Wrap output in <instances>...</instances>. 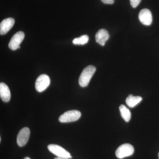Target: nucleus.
<instances>
[{"label": "nucleus", "instance_id": "obj_1", "mask_svg": "<svg viewBox=\"0 0 159 159\" xmlns=\"http://www.w3.org/2000/svg\"><path fill=\"white\" fill-rule=\"evenodd\" d=\"M96 70V67L93 66H88L84 69L79 77V85L82 87L87 86Z\"/></svg>", "mask_w": 159, "mask_h": 159}, {"label": "nucleus", "instance_id": "obj_2", "mask_svg": "<svg viewBox=\"0 0 159 159\" xmlns=\"http://www.w3.org/2000/svg\"><path fill=\"white\" fill-rule=\"evenodd\" d=\"M81 113L79 111L71 110L67 111L62 114L59 118L60 122H70L77 121L81 116Z\"/></svg>", "mask_w": 159, "mask_h": 159}, {"label": "nucleus", "instance_id": "obj_3", "mask_svg": "<svg viewBox=\"0 0 159 159\" xmlns=\"http://www.w3.org/2000/svg\"><path fill=\"white\" fill-rule=\"evenodd\" d=\"M134 152L133 146L129 144H124L120 145L116 152L117 157L122 159L131 156Z\"/></svg>", "mask_w": 159, "mask_h": 159}, {"label": "nucleus", "instance_id": "obj_4", "mask_svg": "<svg viewBox=\"0 0 159 159\" xmlns=\"http://www.w3.org/2000/svg\"><path fill=\"white\" fill-rule=\"evenodd\" d=\"M51 80L48 75L42 74L38 77L35 83V88L38 92H42L50 85Z\"/></svg>", "mask_w": 159, "mask_h": 159}, {"label": "nucleus", "instance_id": "obj_5", "mask_svg": "<svg viewBox=\"0 0 159 159\" xmlns=\"http://www.w3.org/2000/svg\"><path fill=\"white\" fill-rule=\"evenodd\" d=\"M48 148L51 153L54 154L57 157L69 158H72L70 152L59 145L51 144L48 145Z\"/></svg>", "mask_w": 159, "mask_h": 159}, {"label": "nucleus", "instance_id": "obj_6", "mask_svg": "<svg viewBox=\"0 0 159 159\" xmlns=\"http://www.w3.org/2000/svg\"><path fill=\"white\" fill-rule=\"evenodd\" d=\"M25 38V33L23 31H20L13 35L9 43V48L15 51L20 48V44L21 43Z\"/></svg>", "mask_w": 159, "mask_h": 159}, {"label": "nucleus", "instance_id": "obj_7", "mask_svg": "<svg viewBox=\"0 0 159 159\" xmlns=\"http://www.w3.org/2000/svg\"><path fill=\"white\" fill-rule=\"evenodd\" d=\"M30 135V130L27 127L22 129L19 132L17 136V145L20 147H23L27 144L29 141Z\"/></svg>", "mask_w": 159, "mask_h": 159}, {"label": "nucleus", "instance_id": "obj_8", "mask_svg": "<svg viewBox=\"0 0 159 159\" xmlns=\"http://www.w3.org/2000/svg\"><path fill=\"white\" fill-rule=\"evenodd\" d=\"M139 17L140 22L145 25H150L152 23V15L148 9H144L141 10L139 12Z\"/></svg>", "mask_w": 159, "mask_h": 159}, {"label": "nucleus", "instance_id": "obj_9", "mask_svg": "<svg viewBox=\"0 0 159 159\" xmlns=\"http://www.w3.org/2000/svg\"><path fill=\"white\" fill-rule=\"evenodd\" d=\"M15 20L12 18H8L4 19L0 24V34L4 35L8 33L14 25Z\"/></svg>", "mask_w": 159, "mask_h": 159}, {"label": "nucleus", "instance_id": "obj_10", "mask_svg": "<svg viewBox=\"0 0 159 159\" xmlns=\"http://www.w3.org/2000/svg\"><path fill=\"white\" fill-rule=\"evenodd\" d=\"M109 37L108 31L104 29L99 30L95 35L96 42L102 46H104L106 42L108 40Z\"/></svg>", "mask_w": 159, "mask_h": 159}, {"label": "nucleus", "instance_id": "obj_11", "mask_svg": "<svg viewBox=\"0 0 159 159\" xmlns=\"http://www.w3.org/2000/svg\"><path fill=\"white\" fill-rule=\"evenodd\" d=\"M0 97L4 102H8L11 98L9 87L4 83H0Z\"/></svg>", "mask_w": 159, "mask_h": 159}, {"label": "nucleus", "instance_id": "obj_12", "mask_svg": "<svg viewBox=\"0 0 159 159\" xmlns=\"http://www.w3.org/2000/svg\"><path fill=\"white\" fill-rule=\"evenodd\" d=\"M142 100V98L139 96H134L132 95H129L125 100L126 104L129 107H133Z\"/></svg>", "mask_w": 159, "mask_h": 159}, {"label": "nucleus", "instance_id": "obj_13", "mask_svg": "<svg viewBox=\"0 0 159 159\" xmlns=\"http://www.w3.org/2000/svg\"><path fill=\"white\" fill-rule=\"evenodd\" d=\"M119 110L121 116L126 122H129L131 118L130 111L125 105H121L119 107Z\"/></svg>", "mask_w": 159, "mask_h": 159}, {"label": "nucleus", "instance_id": "obj_14", "mask_svg": "<svg viewBox=\"0 0 159 159\" xmlns=\"http://www.w3.org/2000/svg\"><path fill=\"white\" fill-rule=\"evenodd\" d=\"M89 37L87 35H83L79 38H76L73 40L75 45H84L89 41Z\"/></svg>", "mask_w": 159, "mask_h": 159}, {"label": "nucleus", "instance_id": "obj_15", "mask_svg": "<svg viewBox=\"0 0 159 159\" xmlns=\"http://www.w3.org/2000/svg\"><path fill=\"white\" fill-rule=\"evenodd\" d=\"M141 0H130V4L134 8H136L141 2Z\"/></svg>", "mask_w": 159, "mask_h": 159}, {"label": "nucleus", "instance_id": "obj_16", "mask_svg": "<svg viewBox=\"0 0 159 159\" xmlns=\"http://www.w3.org/2000/svg\"><path fill=\"white\" fill-rule=\"evenodd\" d=\"M101 1L104 4H113L114 3V0H101Z\"/></svg>", "mask_w": 159, "mask_h": 159}, {"label": "nucleus", "instance_id": "obj_17", "mask_svg": "<svg viewBox=\"0 0 159 159\" xmlns=\"http://www.w3.org/2000/svg\"><path fill=\"white\" fill-rule=\"evenodd\" d=\"M54 159H70L69 158L66 157H57L55 158Z\"/></svg>", "mask_w": 159, "mask_h": 159}, {"label": "nucleus", "instance_id": "obj_18", "mask_svg": "<svg viewBox=\"0 0 159 159\" xmlns=\"http://www.w3.org/2000/svg\"><path fill=\"white\" fill-rule=\"evenodd\" d=\"M24 159H31L29 157H26L24 158Z\"/></svg>", "mask_w": 159, "mask_h": 159}, {"label": "nucleus", "instance_id": "obj_19", "mask_svg": "<svg viewBox=\"0 0 159 159\" xmlns=\"http://www.w3.org/2000/svg\"><path fill=\"white\" fill-rule=\"evenodd\" d=\"M158 157H159V154H158Z\"/></svg>", "mask_w": 159, "mask_h": 159}]
</instances>
